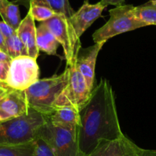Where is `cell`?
Here are the masks:
<instances>
[{"instance_id": "4fadbf2b", "label": "cell", "mask_w": 156, "mask_h": 156, "mask_svg": "<svg viewBox=\"0 0 156 156\" xmlns=\"http://www.w3.org/2000/svg\"><path fill=\"white\" fill-rule=\"evenodd\" d=\"M36 30L37 28L35 26V20L28 11V14L21 22L16 32L25 45L28 56L37 59L40 51L37 48L36 41Z\"/></svg>"}, {"instance_id": "d6986e66", "label": "cell", "mask_w": 156, "mask_h": 156, "mask_svg": "<svg viewBox=\"0 0 156 156\" xmlns=\"http://www.w3.org/2000/svg\"><path fill=\"white\" fill-rule=\"evenodd\" d=\"M134 12L136 17L148 25H156V1H149L143 5L136 6Z\"/></svg>"}, {"instance_id": "f1b7e54d", "label": "cell", "mask_w": 156, "mask_h": 156, "mask_svg": "<svg viewBox=\"0 0 156 156\" xmlns=\"http://www.w3.org/2000/svg\"><path fill=\"white\" fill-rule=\"evenodd\" d=\"M10 88L7 87H0V100H2L5 95L9 93V91L10 90Z\"/></svg>"}, {"instance_id": "9a60e30c", "label": "cell", "mask_w": 156, "mask_h": 156, "mask_svg": "<svg viewBox=\"0 0 156 156\" xmlns=\"http://www.w3.org/2000/svg\"><path fill=\"white\" fill-rule=\"evenodd\" d=\"M52 122L77 126L80 124V112L72 107L58 108L48 117Z\"/></svg>"}, {"instance_id": "3957f363", "label": "cell", "mask_w": 156, "mask_h": 156, "mask_svg": "<svg viewBox=\"0 0 156 156\" xmlns=\"http://www.w3.org/2000/svg\"><path fill=\"white\" fill-rule=\"evenodd\" d=\"M48 117L32 109L28 113L0 123V145H12L32 142Z\"/></svg>"}, {"instance_id": "44dd1931", "label": "cell", "mask_w": 156, "mask_h": 156, "mask_svg": "<svg viewBox=\"0 0 156 156\" xmlns=\"http://www.w3.org/2000/svg\"><path fill=\"white\" fill-rule=\"evenodd\" d=\"M5 46L7 49V54L12 58V59L16 58L19 56L28 55L26 48L19 36L17 35V32L5 39Z\"/></svg>"}, {"instance_id": "2e32d148", "label": "cell", "mask_w": 156, "mask_h": 156, "mask_svg": "<svg viewBox=\"0 0 156 156\" xmlns=\"http://www.w3.org/2000/svg\"><path fill=\"white\" fill-rule=\"evenodd\" d=\"M0 16L2 21L15 30L18 29L22 22L19 5L9 0H2L0 2Z\"/></svg>"}, {"instance_id": "484cf974", "label": "cell", "mask_w": 156, "mask_h": 156, "mask_svg": "<svg viewBox=\"0 0 156 156\" xmlns=\"http://www.w3.org/2000/svg\"><path fill=\"white\" fill-rule=\"evenodd\" d=\"M12 58L7 53L3 51L0 50V62H8L10 63L12 61Z\"/></svg>"}, {"instance_id": "7a4b0ae2", "label": "cell", "mask_w": 156, "mask_h": 156, "mask_svg": "<svg viewBox=\"0 0 156 156\" xmlns=\"http://www.w3.org/2000/svg\"><path fill=\"white\" fill-rule=\"evenodd\" d=\"M69 78L67 66L60 75L39 79L25 90L28 107L49 117L55 110V103L65 88Z\"/></svg>"}, {"instance_id": "1f68e13d", "label": "cell", "mask_w": 156, "mask_h": 156, "mask_svg": "<svg viewBox=\"0 0 156 156\" xmlns=\"http://www.w3.org/2000/svg\"><path fill=\"white\" fill-rule=\"evenodd\" d=\"M0 87H5V86H3V85L0 84ZM7 88H9V87H7Z\"/></svg>"}, {"instance_id": "4dcf8cb0", "label": "cell", "mask_w": 156, "mask_h": 156, "mask_svg": "<svg viewBox=\"0 0 156 156\" xmlns=\"http://www.w3.org/2000/svg\"><path fill=\"white\" fill-rule=\"evenodd\" d=\"M107 2H108V0H101V1H100V2H101V3L103 4V5H105L106 7H107V5H106V4H107Z\"/></svg>"}, {"instance_id": "8fae6325", "label": "cell", "mask_w": 156, "mask_h": 156, "mask_svg": "<svg viewBox=\"0 0 156 156\" xmlns=\"http://www.w3.org/2000/svg\"><path fill=\"white\" fill-rule=\"evenodd\" d=\"M139 146L124 136L116 140L103 141L88 156H133Z\"/></svg>"}, {"instance_id": "83f0119b", "label": "cell", "mask_w": 156, "mask_h": 156, "mask_svg": "<svg viewBox=\"0 0 156 156\" xmlns=\"http://www.w3.org/2000/svg\"><path fill=\"white\" fill-rule=\"evenodd\" d=\"M126 0H108L107 2V6L109 5H115V6H118V5H121L123 4Z\"/></svg>"}, {"instance_id": "ba28073f", "label": "cell", "mask_w": 156, "mask_h": 156, "mask_svg": "<svg viewBox=\"0 0 156 156\" xmlns=\"http://www.w3.org/2000/svg\"><path fill=\"white\" fill-rule=\"evenodd\" d=\"M36 60L28 55L13 58L9 64L5 86L10 89L25 91L37 81L40 70Z\"/></svg>"}, {"instance_id": "836d02e7", "label": "cell", "mask_w": 156, "mask_h": 156, "mask_svg": "<svg viewBox=\"0 0 156 156\" xmlns=\"http://www.w3.org/2000/svg\"><path fill=\"white\" fill-rule=\"evenodd\" d=\"M1 1H2V0H0V2H1Z\"/></svg>"}, {"instance_id": "e0dca14e", "label": "cell", "mask_w": 156, "mask_h": 156, "mask_svg": "<svg viewBox=\"0 0 156 156\" xmlns=\"http://www.w3.org/2000/svg\"><path fill=\"white\" fill-rule=\"evenodd\" d=\"M28 11L34 20L44 22L57 14L47 0H30Z\"/></svg>"}, {"instance_id": "7402d4cb", "label": "cell", "mask_w": 156, "mask_h": 156, "mask_svg": "<svg viewBox=\"0 0 156 156\" xmlns=\"http://www.w3.org/2000/svg\"><path fill=\"white\" fill-rule=\"evenodd\" d=\"M36 156H57L49 145L38 136L34 139Z\"/></svg>"}, {"instance_id": "277c9868", "label": "cell", "mask_w": 156, "mask_h": 156, "mask_svg": "<svg viewBox=\"0 0 156 156\" xmlns=\"http://www.w3.org/2000/svg\"><path fill=\"white\" fill-rule=\"evenodd\" d=\"M37 136L57 156H86L79 148L77 126L52 122L48 119L39 129Z\"/></svg>"}, {"instance_id": "ffe728a7", "label": "cell", "mask_w": 156, "mask_h": 156, "mask_svg": "<svg viewBox=\"0 0 156 156\" xmlns=\"http://www.w3.org/2000/svg\"><path fill=\"white\" fill-rule=\"evenodd\" d=\"M51 6L57 13L64 15L68 19L74 13V11L69 3V0H47ZM30 0H13L16 5H22L28 9Z\"/></svg>"}, {"instance_id": "f546056e", "label": "cell", "mask_w": 156, "mask_h": 156, "mask_svg": "<svg viewBox=\"0 0 156 156\" xmlns=\"http://www.w3.org/2000/svg\"><path fill=\"white\" fill-rule=\"evenodd\" d=\"M9 118L2 112V111L0 110V123H2V122H5V121L9 120Z\"/></svg>"}, {"instance_id": "5b68a950", "label": "cell", "mask_w": 156, "mask_h": 156, "mask_svg": "<svg viewBox=\"0 0 156 156\" xmlns=\"http://www.w3.org/2000/svg\"><path fill=\"white\" fill-rule=\"evenodd\" d=\"M134 8L131 5H121L109 10V20L93 34L94 43L106 42L118 34L147 26L136 17Z\"/></svg>"}, {"instance_id": "5bb4252c", "label": "cell", "mask_w": 156, "mask_h": 156, "mask_svg": "<svg viewBox=\"0 0 156 156\" xmlns=\"http://www.w3.org/2000/svg\"><path fill=\"white\" fill-rule=\"evenodd\" d=\"M36 41L39 51L48 55H56L59 43L50 30L41 22L36 30Z\"/></svg>"}, {"instance_id": "603a6c76", "label": "cell", "mask_w": 156, "mask_h": 156, "mask_svg": "<svg viewBox=\"0 0 156 156\" xmlns=\"http://www.w3.org/2000/svg\"><path fill=\"white\" fill-rule=\"evenodd\" d=\"M0 31L2 32V35L5 37V39L9 38L16 33V30L12 28L10 25L5 23L4 21H0Z\"/></svg>"}, {"instance_id": "d4e9b609", "label": "cell", "mask_w": 156, "mask_h": 156, "mask_svg": "<svg viewBox=\"0 0 156 156\" xmlns=\"http://www.w3.org/2000/svg\"><path fill=\"white\" fill-rule=\"evenodd\" d=\"M133 156H156V150L144 149L139 147Z\"/></svg>"}, {"instance_id": "30bf717a", "label": "cell", "mask_w": 156, "mask_h": 156, "mask_svg": "<svg viewBox=\"0 0 156 156\" xmlns=\"http://www.w3.org/2000/svg\"><path fill=\"white\" fill-rule=\"evenodd\" d=\"M106 42L94 43L87 48H80L76 57V67L84 77L90 90H93L95 80V67L97 57Z\"/></svg>"}, {"instance_id": "52a82bcc", "label": "cell", "mask_w": 156, "mask_h": 156, "mask_svg": "<svg viewBox=\"0 0 156 156\" xmlns=\"http://www.w3.org/2000/svg\"><path fill=\"white\" fill-rule=\"evenodd\" d=\"M42 22L63 48L67 65L71 64L76 59L81 44L70 20L64 15L57 13L50 19Z\"/></svg>"}, {"instance_id": "d6a6232c", "label": "cell", "mask_w": 156, "mask_h": 156, "mask_svg": "<svg viewBox=\"0 0 156 156\" xmlns=\"http://www.w3.org/2000/svg\"><path fill=\"white\" fill-rule=\"evenodd\" d=\"M150 1H156V0H150Z\"/></svg>"}, {"instance_id": "8992f818", "label": "cell", "mask_w": 156, "mask_h": 156, "mask_svg": "<svg viewBox=\"0 0 156 156\" xmlns=\"http://www.w3.org/2000/svg\"><path fill=\"white\" fill-rule=\"evenodd\" d=\"M76 59L70 65L68 82L55 103V109L72 107L80 112L90 99L92 90L89 89L84 77L76 67Z\"/></svg>"}, {"instance_id": "6da1fadb", "label": "cell", "mask_w": 156, "mask_h": 156, "mask_svg": "<svg viewBox=\"0 0 156 156\" xmlns=\"http://www.w3.org/2000/svg\"><path fill=\"white\" fill-rule=\"evenodd\" d=\"M77 127L79 148L86 156L90 154L103 141L123 137L119 124L115 97L109 82L101 78L100 83L80 112Z\"/></svg>"}, {"instance_id": "cb8c5ba5", "label": "cell", "mask_w": 156, "mask_h": 156, "mask_svg": "<svg viewBox=\"0 0 156 156\" xmlns=\"http://www.w3.org/2000/svg\"><path fill=\"white\" fill-rule=\"evenodd\" d=\"M10 63L0 62V84L5 86V80L8 76L9 69Z\"/></svg>"}, {"instance_id": "4316f807", "label": "cell", "mask_w": 156, "mask_h": 156, "mask_svg": "<svg viewBox=\"0 0 156 156\" xmlns=\"http://www.w3.org/2000/svg\"><path fill=\"white\" fill-rule=\"evenodd\" d=\"M0 50L3 51L4 52L7 53L6 46H5V39L3 37L1 31H0Z\"/></svg>"}, {"instance_id": "7c38bea8", "label": "cell", "mask_w": 156, "mask_h": 156, "mask_svg": "<svg viewBox=\"0 0 156 156\" xmlns=\"http://www.w3.org/2000/svg\"><path fill=\"white\" fill-rule=\"evenodd\" d=\"M0 110L9 119L28 113L29 107L25 91L10 90L0 100Z\"/></svg>"}, {"instance_id": "9c48e42d", "label": "cell", "mask_w": 156, "mask_h": 156, "mask_svg": "<svg viewBox=\"0 0 156 156\" xmlns=\"http://www.w3.org/2000/svg\"><path fill=\"white\" fill-rule=\"evenodd\" d=\"M105 8L106 7L100 2L90 4L88 0H85L81 7L74 12L69 20L78 38H80L87 29L101 16Z\"/></svg>"}, {"instance_id": "ac0fdd59", "label": "cell", "mask_w": 156, "mask_h": 156, "mask_svg": "<svg viewBox=\"0 0 156 156\" xmlns=\"http://www.w3.org/2000/svg\"><path fill=\"white\" fill-rule=\"evenodd\" d=\"M0 156H36L34 140L19 145H0Z\"/></svg>"}]
</instances>
